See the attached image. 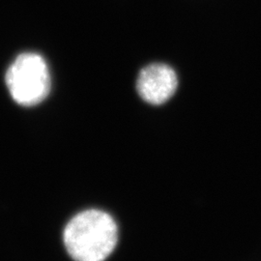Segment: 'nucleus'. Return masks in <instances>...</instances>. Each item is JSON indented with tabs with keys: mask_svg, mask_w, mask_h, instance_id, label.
<instances>
[{
	"mask_svg": "<svg viewBox=\"0 0 261 261\" xmlns=\"http://www.w3.org/2000/svg\"><path fill=\"white\" fill-rule=\"evenodd\" d=\"M118 229L112 216L96 209L86 210L66 225V250L75 261L106 260L116 247Z\"/></svg>",
	"mask_w": 261,
	"mask_h": 261,
	"instance_id": "f257e3e1",
	"label": "nucleus"
},
{
	"mask_svg": "<svg viewBox=\"0 0 261 261\" xmlns=\"http://www.w3.org/2000/svg\"><path fill=\"white\" fill-rule=\"evenodd\" d=\"M5 82L13 100L20 106L42 103L50 90V76L45 59L37 54L19 55L11 64Z\"/></svg>",
	"mask_w": 261,
	"mask_h": 261,
	"instance_id": "f03ea898",
	"label": "nucleus"
},
{
	"mask_svg": "<svg viewBox=\"0 0 261 261\" xmlns=\"http://www.w3.org/2000/svg\"><path fill=\"white\" fill-rule=\"evenodd\" d=\"M178 77L170 66L154 63L141 69L137 80V91L150 105L167 103L176 92Z\"/></svg>",
	"mask_w": 261,
	"mask_h": 261,
	"instance_id": "7ed1b4c3",
	"label": "nucleus"
}]
</instances>
